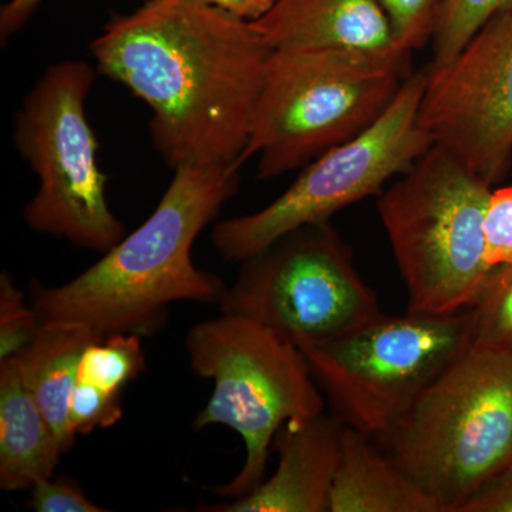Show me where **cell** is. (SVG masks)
<instances>
[{
	"instance_id": "1",
	"label": "cell",
	"mask_w": 512,
	"mask_h": 512,
	"mask_svg": "<svg viewBox=\"0 0 512 512\" xmlns=\"http://www.w3.org/2000/svg\"><path fill=\"white\" fill-rule=\"evenodd\" d=\"M97 72L151 110L168 167L245 164L272 49L254 22L205 0H144L93 40Z\"/></svg>"
},
{
	"instance_id": "2",
	"label": "cell",
	"mask_w": 512,
	"mask_h": 512,
	"mask_svg": "<svg viewBox=\"0 0 512 512\" xmlns=\"http://www.w3.org/2000/svg\"><path fill=\"white\" fill-rule=\"evenodd\" d=\"M241 164L185 165L136 231L96 264L60 286L33 281L30 302L42 323H67L99 335L150 338L175 302L218 305L227 285L192 261V245L239 188Z\"/></svg>"
},
{
	"instance_id": "3",
	"label": "cell",
	"mask_w": 512,
	"mask_h": 512,
	"mask_svg": "<svg viewBox=\"0 0 512 512\" xmlns=\"http://www.w3.org/2000/svg\"><path fill=\"white\" fill-rule=\"evenodd\" d=\"M410 73V56L272 50L245 163L258 157L259 180L305 167L372 126Z\"/></svg>"
},
{
	"instance_id": "4",
	"label": "cell",
	"mask_w": 512,
	"mask_h": 512,
	"mask_svg": "<svg viewBox=\"0 0 512 512\" xmlns=\"http://www.w3.org/2000/svg\"><path fill=\"white\" fill-rule=\"evenodd\" d=\"M441 512L512 463V352L468 348L379 437Z\"/></svg>"
},
{
	"instance_id": "5",
	"label": "cell",
	"mask_w": 512,
	"mask_h": 512,
	"mask_svg": "<svg viewBox=\"0 0 512 512\" xmlns=\"http://www.w3.org/2000/svg\"><path fill=\"white\" fill-rule=\"evenodd\" d=\"M493 187L433 146L377 197V212L407 296V311L470 308L494 266L485 256Z\"/></svg>"
},
{
	"instance_id": "6",
	"label": "cell",
	"mask_w": 512,
	"mask_h": 512,
	"mask_svg": "<svg viewBox=\"0 0 512 512\" xmlns=\"http://www.w3.org/2000/svg\"><path fill=\"white\" fill-rule=\"evenodd\" d=\"M185 348L192 372L214 380V392L194 429L227 426L247 450L234 480L212 491L225 501L247 497L264 483L279 429L286 421L325 412V396L295 343L244 316L222 313L197 323Z\"/></svg>"
},
{
	"instance_id": "7",
	"label": "cell",
	"mask_w": 512,
	"mask_h": 512,
	"mask_svg": "<svg viewBox=\"0 0 512 512\" xmlns=\"http://www.w3.org/2000/svg\"><path fill=\"white\" fill-rule=\"evenodd\" d=\"M96 72L83 60L50 66L16 114L13 141L39 180L23 208L26 225L103 255L126 237V225L111 210L109 178L101 171L99 141L87 117Z\"/></svg>"
},
{
	"instance_id": "8",
	"label": "cell",
	"mask_w": 512,
	"mask_h": 512,
	"mask_svg": "<svg viewBox=\"0 0 512 512\" xmlns=\"http://www.w3.org/2000/svg\"><path fill=\"white\" fill-rule=\"evenodd\" d=\"M471 345V313H420L370 320L328 342L299 348L333 416L384 436Z\"/></svg>"
},
{
	"instance_id": "9",
	"label": "cell",
	"mask_w": 512,
	"mask_h": 512,
	"mask_svg": "<svg viewBox=\"0 0 512 512\" xmlns=\"http://www.w3.org/2000/svg\"><path fill=\"white\" fill-rule=\"evenodd\" d=\"M426 76V67L410 73L372 126L305 165L271 204L215 224L211 242L221 258L242 264L295 229L328 222L356 202L379 197L387 183L409 171L433 147L419 123Z\"/></svg>"
},
{
	"instance_id": "10",
	"label": "cell",
	"mask_w": 512,
	"mask_h": 512,
	"mask_svg": "<svg viewBox=\"0 0 512 512\" xmlns=\"http://www.w3.org/2000/svg\"><path fill=\"white\" fill-rule=\"evenodd\" d=\"M218 306L298 348L339 338L382 315L352 248L329 221L295 229L242 262Z\"/></svg>"
},
{
	"instance_id": "11",
	"label": "cell",
	"mask_w": 512,
	"mask_h": 512,
	"mask_svg": "<svg viewBox=\"0 0 512 512\" xmlns=\"http://www.w3.org/2000/svg\"><path fill=\"white\" fill-rule=\"evenodd\" d=\"M426 69L419 123L433 146L491 187L503 183L512 164V8Z\"/></svg>"
},
{
	"instance_id": "12",
	"label": "cell",
	"mask_w": 512,
	"mask_h": 512,
	"mask_svg": "<svg viewBox=\"0 0 512 512\" xmlns=\"http://www.w3.org/2000/svg\"><path fill=\"white\" fill-rule=\"evenodd\" d=\"M343 424L322 412L286 421L274 440L279 463L274 476L247 497L201 507L208 512H329L338 470Z\"/></svg>"
},
{
	"instance_id": "13",
	"label": "cell",
	"mask_w": 512,
	"mask_h": 512,
	"mask_svg": "<svg viewBox=\"0 0 512 512\" xmlns=\"http://www.w3.org/2000/svg\"><path fill=\"white\" fill-rule=\"evenodd\" d=\"M272 50L336 49L373 56H410L397 43L379 0H276L254 22Z\"/></svg>"
},
{
	"instance_id": "14",
	"label": "cell",
	"mask_w": 512,
	"mask_h": 512,
	"mask_svg": "<svg viewBox=\"0 0 512 512\" xmlns=\"http://www.w3.org/2000/svg\"><path fill=\"white\" fill-rule=\"evenodd\" d=\"M64 453L15 359L0 360V488L30 490L52 478Z\"/></svg>"
},
{
	"instance_id": "15",
	"label": "cell",
	"mask_w": 512,
	"mask_h": 512,
	"mask_svg": "<svg viewBox=\"0 0 512 512\" xmlns=\"http://www.w3.org/2000/svg\"><path fill=\"white\" fill-rule=\"evenodd\" d=\"M370 439L343 426L329 512H441L436 501Z\"/></svg>"
},
{
	"instance_id": "16",
	"label": "cell",
	"mask_w": 512,
	"mask_h": 512,
	"mask_svg": "<svg viewBox=\"0 0 512 512\" xmlns=\"http://www.w3.org/2000/svg\"><path fill=\"white\" fill-rule=\"evenodd\" d=\"M103 338L87 326L42 323L28 348L13 357L23 383L66 453L76 441L67 424V412L80 359L87 346Z\"/></svg>"
},
{
	"instance_id": "17",
	"label": "cell",
	"mask_w": 512,
	"mask_h": 512,
	"mask_svg": "<svg viewBox=\"0 0 512 512\" xmlns=\"http://www.w3.org/2000/svg\"><path fill=\"white\" fill-rule=\"evenodd\" d=\"M146 369L141 336L114 333L96 340L84 350L76 380L111 392H123Z\"/></svg>"
},
{
	"instance_id": "18",
	"label": "cell",
	"mask_w": 512,
	"mask_h": 512,
	"mask_svg": "<svg viewBox=\"0 0 512 512\" xmlns=\"http://www.w3.org/2000/svg\"><path fill=\"white\" fill-rule=\"evenodd\" d=\"M468 309L471 348L512 352V264L494 266Z\"/></svg>"
},
{
	"instance_id": "19",
	"label": "cell",
	"mask_w": 512,
	"mask_h": 512,
	"mask_svg": "<svg viewBox=\"0 0 512 512\" xmlns=\"http://www.w3.org/2000/svg\"><path fill=\"white\" fill-rule=\"evenodd\" d=\"M512 8V0H443L433 39V62L444 63L494 19Z\"/></svg>"
},
{
	"instance_id": "20",
	"label": "cell",
	"mask_w": 512,
	"mask_h": 512,
	"mask_svg": "<svg viewBox=\"0 0 512 512\" xmlns=\"http://www.w3.org/2000/svg\"><path fill=\"white\" fill-rule=\"evenodd\" d=\"M42 328L32 302L8 272L0 276V360L18 356Z\"/></svg>"
},
{
	"instance_id": "21",
	"label": "cell",
	"mask_w": 512,
	"mask_h": 512,
	"mask_svg": "<svg viewBox=\"0 0 512 512\" xmlns=\"http://www.w3.org/2000/svg\"><path fill=\"white\" fill-rule=\"evenodd\" d=\"M121 417V392H111L76 380L67 412V424L74 439L93 433L94 430L110 429L119 423Z\"/></svg>"
},
{
	"instance_id": "22",
	"label": "cell",
	"mask_w": 512,
	"mask_h": 512,
	"mask_svg": "<svg viewBox=\"0 0 512 512\" xmlns=\"http://www.w3.org/2000/svg\"><path fill=\"white\" fill-rule=\"evenodd\" d=\"M403 52L412 55L433 39L443 0H379Z\"/></svg>"
},
{
	"instance_id": "23",
	"label": "cell",
	"mask_w": 512,
	"mask_h": 512,
	"mask_svg": "<svg viewBox=\"0 0 512 512\" xmlns=\"http://www.w3.org/2000/svg\"><path fill=\"white\" fill-rule=\"evenodd\" d=\"M484 229L488 264H512V185L491 191Z\"/></svg>"
},
{
	"instance_id": "24",
	"label": "cell",
	"mask_w": 512,
	"mask_h": 512,
	"mask_svg": "<svg viewBox=\"0 0 512 512\" xmlns=\"http://www.w3.org/2000/svg\"><path fill=\"white\" fill-rule=\"evenodd\" d=\"M30 510L36 512H106L107 508L100 507L89 500L82 488L73 481L47 480L39 481L30 488Z\"/></svg>"
},
{
	"instance_id": "25",
	"label": "cell",
	"mask_w": 512,
	"mask_h": 512,
	"mask_svg": "<svg viewBox=\"0 0 512 512\" xmlns=\"http://www.w3.org/2000/svg\"><path fill=\"white\" fill-rule=\"evenodd\" d=\"M460 512H512V463L485 481Z\"/></svg>"
},
{
	"instance_id": "26",
	"label": "cell",
	"mask_w": 512,
	"mask_h": 512,
	"mask_svg": "<svg viewBox=\"0 0 512 512\" xmlns=\"http://www.w3.org/2000/svg\"><path fill=\"white\" fill-rule=\"evenodd\" d=\"M40 3L42 0H10L3 6L0 12V37L3 42L9 40L29 22Z\"/></svg>"
},
{
	"instance_id": "27",
	"label": "cell",
	"mask_w": 512,
	"mask_h": 512,
	"mask_svg": "<svg viewBox=\"0 0 512 512\" xmlns=\"http://www.w3.org/2000/svg\"><path fill=\"white\" fill-rule=\"evenodd\" d=\"M215 8L248 22L264 18L276 3V0H205Z\"/></svg>"
}]
</instances>
